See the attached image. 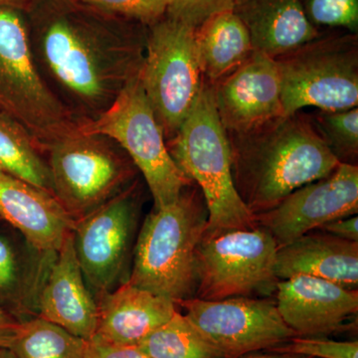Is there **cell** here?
<instances>
[{"label":"cell","mask_w":358,"mask_h":358,"mask_svg":"<svg viewBox=\"0 0 358 358\" xmlns=\"http://www.w3.org/2000/svg\"><path fill=\"white\" fill-rule=\"evenodd\" d=\"M270 352L293 353L312 358H358L357 341H336L327 336H294Z\"/></svg>","instance_id":"29"},{"label":"cell","mask_w":358,"mask_h":358,"mask_svg":"<svg viewBox=\"0 0 358 358\" xmlns=\"http://www.w3.org/2000/svg\"><path fill=\"white\" fill-rule=\"evenodd\" d=\"M275 305L296 336H327L345 331L357 320V289L334 282L294 275L278 282Z\"/></svg>","instance_id":"15"},{"label":"cell","mask_w":358,"mask_h":358,"mask_svg":"<svg viewBox=\"0 0 358 358\" xmlns=\"http://www.w3.org/2000/svg\"><path fill=\"white\" fill-rule=\"evenodd\" d=\"M43 152L48 154L54 197L75 221L126 189L138 173L115 141L78 128Z\"/></svg>","instance_id":"7"},{"label":"cell","mask_w":358,"mask_h":358,"mask_svg":"<svg viewBox=\"0 0 358 358\" xmlns=\"http://www.w3.org/2000/svg\"><path fill=\"white\" fill-rule=\"evenodd\" d=\"M313 128L341 164L357 166L358 109L320 110L308 115Z\"/></svg>","instance_id":"26"},{"label":"cell","mask_w":358,"mask_h":358,"mask_svg":"<svg viewBox=\"0 0 358 358\" xmlns=\"http://www.w3.org/2000/svg\"><path fill=\"white\" fill-rule=\"evenodd\" d=\"M22 320L10 310L0 307V348H10Z\"/></svg>","instance_id":"33"},{"label":"cell","mask_w":358,"mask_h":358,"mask_svg":"<svg viewBox=\"0 0 358 358\" xmlns=\"http://www.w3.org/2000/svg\"><path fill=\"white\" fill-rule=\"evenodd\" d=\"M78 131L107 136L129 155L145 178L155 201L154 209L174 203L186 186L193 183L169 154L140 76L127 85L102 115L80 122Z\"/></svg>","instance_id":"8"},{"label":"cell","mask_w":358,"mask_h":358,"mask_svg":"<svg viewBox=\"0 0 358 358\" xmlns=\"http://www.w3.org/2000/svg\"><path fill=\"white\" fill-rule=\"evenodd\" d=\"M208 221L199 186H186L174 203L154 209L136 238L126 282L174 303L195 298V255Z\"/></svg>","instance_id":"3"},{"label":"cell","mask_w":358,"mask_h":358,"mask_svg":"<svg viewBox=\"0 0 358 358\" xmlns=\"http://www.w3.org/2000/svg\"><path fill=\"white\" fill-rule=\"evenodd\" d=\"M0 112L22 124L42 152L79 126L45 81L22 9L0 6Z\"/></svg>","instance_id":"5"},{"label":"cell","mask_w":358,"mask_h":358,"mask_svg":"<svg viewBox=\"0 0 358 358\" xmlns=\"http://www.w3.org/2000/svg\"><path fill=\"white\" fill-rule=\"evenodd\" d=\"M235 0H167L166 17L197 28L213 14L234 8Z\"/></svg>","instance_id":"30"},{"label":"cell","mask_w":358,"mask_h":358,"mask_svg":"<svg viewBox=\"0 0 358 358\" xmlns=\"http://www.w3.org/2000/svg\"><path fill=\"white\" fill-rule=\"evenodd\" d=\"M239 1V0H235V2Z\"/></svg>","instance_id":"37"},{"label":"cell","mask_w":358,"mask_h":358,"mask_svg":"<svg viewBox=\"0 0 358 358\" xmlns=\"http://www.w3.org/2000/svg\"><path fill=\"white\" fill-rule=\"evenodd\" d=\"M0 218L45 254L56 253L75 220L51 193L0 171Z\"/></svg>","instance_id":"17"},{"label":"cell","mask_w":358,"mask_h":358,"mask_svg":"<svg viewBox=\"0 0 358 358\" xmlns=\"http://www.w3.org/2000/svg\"><path fill=\"white\" fill-rule=\"evenodd\" d=\"M136 346L152 358H225L178 310Z\"/></svg>","instance_id":"25"},{"label":"cell","mask_w":358,"mask_h":358,"mask_svg":"<svg viewBox=\"0 0 358 358\" xmlns=\"http://www.w3.org/2000/svg\"><path fill=\"white\" fill-rule=\"evenodd\" d=\"M357 213L358 166L339 164L324 178L301 186L275 208L255 217L279 248L327 223Z\"/></svg>","instance_id":"13"},{"label":"cell","mask_w":358,"mask_h":358,"mask_svg":"<svg viewBox=\"0 0 358 358\" xmlns=\"http://www.w3.org/2000/svg\"><path fill=\"white\" fill-rule=\"evenodd\" d=\"M202 76L211 84L227 76L253 53L246 26L233 9L213 14L194 29Z\"/></svg>","instance_id":"21"},{"label":"cell","mask_w":358,"mask_h":358,"mask_svg":"<svg viewBox=\"0 0 358 358\" xmlns=\"http://www.w3.org/2000/svg\"><path fill=\"white\" fill-rule=\"evenodd\" d=\"M241 358H312L306 355H293V353L275 352H258L250 353Z\"/></svg>","instance_id":"34"},{"label":"cell","mask_w":358,"mask_h":358,"mask_svg":"<svg viewBox=\"0 0 358 358\" xmlns=\"http://www.w3.org/2000/svg\"><path fill=\"white\" fill-rule=\"evenodd\" d=\"M25 15L40 72L78 124L102 115L140 76L147 25L77 0H33Z\"/></svg>","instance_id":"1"},{"label":"cell","mask_w":358,"mask_h":358,"mask_svg":"<svg viewBox=\"0 0 358 358\" xmlns=\"http://www.w3.org/2000/svg\"><path fill=\"white\" fill-rule=\"evenodd\" d=\"M308 20L320 27L358 34V0H301Z\"/></svg>","instance_id":"27"},{"label":"cell","mask_w":358,"mask_h":358,"mask_svg":"<svg viewBox=\"0 0 358 358\" xmlns=\"http://www.w3.org/2000/svg\"><path fill=\"white\" fill-rule=\"evenodd\" d=\"M55 253L45 254L29 244L16 243L0 233V301L17 315H36L37 299Z\"/></svg>","instance_id":"22"},{"label":"cell","mask_w":358,"mask_h":358,"mask_svg":"<svg viewBox=\"0 0 358 358\" xmlns=\"http://www.w3.org/2000/svg\"><path fill=\"white\" fill-rule=\"evenodd\" d=\"M113 15L150 26L166 16L167 0H77Z\"/></svg>","instance_id":"28"},{"label":"cell","mask_w":358,"mask_h":358,"mask_svg":"<svg viewBox=\"0 0 358 358\" xmlns=\"http://www.w3.org/2000/svg\"><path fill=\"white\" fill-rule=\"evenodd\" d=\"M0 358H17L10 348H0Z\"/></svg>","instance_id":"36"},{"label":"cell","mask_w":358,"mask_h":358,"mask_svg":"<svg viewBox=\"0 0 358 358\" xmlns=\"http://www.w3.org/2000/svg\"><path fill=\"white\" fill-rule=\"evenodd\" d=\"M320 230L334 235V236L358 242V217L357 215L338 219L322 226Z\"/></svg>","instance_id":"32"},{"label":"cell","mask_w":358,"mask_h":358,"mask_svg":"<svg viewBox=\"0 0 358 358\" xmlns=\"http://www.w3.org/2000/svg\"><path fill=\"white\" fill-rule=\"evenodd\" d=\"M98 326L90 343L136 346L173 317L176 305L171 299L129 285L96 296Z\"/></svg>","instance_id":"18"},{"label":"cell","mask_w":358,"mask_h":358,"mask_svg":"<svg viewBox=\"0 0 358 358\" xmlns=\"http://www.w3.org/2000/svg\"><path fill=\"white\" fill-rule=\"evenodd\" d=\"M88 341L34 315L22 320L10 348L17 358H87Z\"/></svg>","instance_id":"24"},{"label":"cell","mask_w":358,"mask_h":358,"mask_svg":"<svg viewBox=\"0 0 358 358\" xmlns=\"http://www.w3.org/2000/svg\"><path fill=\"white\" fill-rule=\"evenodd\" d=\"M234 13L246 26L254 50L275 58L319 37L301 0H239Z\"/></svg>","instance_id":"20"},{"label":"cell","mask_w":358,"mask_h":358,"mask_svg":"<svg viewBox=\"0 0 358 358\" xmlns=\"http://www.w3.org/2000/svg\"><path fill=\"white\" fill-rule=\"evenodd\" d=\"M87 358H152L141 352L138 346L106 345L90 343Z\"/></svg>","instance_id":"31"},{"label":"cell","mask_w":358,"mask_h":358,"mask_svg":"<svg viewBox=\"0 0 358 358\" xmlns=\"http://www.w3.org/2000/svg\"><path fill=\"white\" fill-rule=\"evenodd\" d=\"M285 115L305 108L343 110L358 105V34L322 32L274 58Z\"/></svg>","instance_id":"6"},{"label":"cell","mask_w":358,"mask_h":358,"mask_svg":"<svg viewBox=\"0 0 358 358\" xmlns=\"http://www.w3.org/2000/svg\"><path fill=\"white\" fill-rule=\"evenodd\" d=\"M32 1L33 0H0V6H14L22 9L23 6L27 8Z\"/></svg>","instance_id":"35"},{"label":"cell","mask_w":358,"mask_h":358,"mask_svg":"<svg viewBox=\"0 0 358 358\" xmlns=\"http://www.w3.org/2000/svg\"><path fill=\"white\" fill-rule=\"evenodd\" d=\"M36 315L91 341L98 326V303L75 251L72 232L49 266L37 299Z\"/></svg>","instance_id":"16"},{"label":"cell","mask_w":358,"mask_h":358,"mask_svg":"<svg viewBox=\"0 0 358 358\" xmlns=\"http://www.w3.org/2000/svg\"><path fill=\"white\" fill-rule=\"evenodd\" d=\"M0 171L53 195L50 171L41 148L22 124L1 112Z\"/></svg>","instance_id":"23"},{"label":"cell","mask_w":358,"mask_h":358,"mask_svg":"<svg viewBox=\"0 0 358 358\" xmlns=\"http://www.w3.org/2000/svg\"><path fill=\"white\" fill-rule=\"evenodd\" d=\"M141 209V186L126 189L74 222L75 251L95 298L117 288L129 278Z\"/></svg>","instance_id":"11"},{"label":"cell","mask_w":358,"mask_h":358,"mask_svg":"<svg viewBox=\"0 0 358 358\" xmlns=\"http://www.w3.org/2000/svg\"><path fill=\"white\" fill-rule=\"evenodd\" d=\"M176 305L185 310L183 315L225 358L270 352L296 336L282 319L275 299L192 298Z\"/></svg>","instance_id":"12"},{"label":"cell","mask_w":358,"mask_h":358,"mask_svg":"<svg viewBox=\"0 0 358 358\" xmlns=\"http://www.w3.org/2000/svg\"><path fill=\"white\" fill-rule=\"evenodd\" d=\"M214 102L226 131H244L284 115L274 58L253 51L227 76L212 84Z\"/></svg>","instance_id":"14"},{"label":"cell","mask_w":358,"mask_h":358,"mask_svg":"<svg viewBox=\"0 0 358 358\" xmlns=\"http://www.w3.org/2000/svg\"><path fill=\"white\" fill-rule=\"evenodd\" d=\"M278 245L261 226L205 232L195 257V298H272L279 282L275 272Z\"/></svg>","instance_id":"9"},{"label":"cell","mask_w":358,"mask_h":358,"mask_svg":"<svg viewBox=\"0 0 358 358\" xmlns=\"http://www.w3.org/2000/svg\"><path fill=\"white\" fill-rule=\"evenodd\" d=\"M275 272L279 281L310 275L357 289L358 242L312 231L278 248Z\"/></svg>","instance_id":"19"},{"label":"cell","mask_w":358,"mask_h":358,"mask_svg":"<svg viewBox=\"0 0 358 358\" xmlns=\"http://www.w3.org/2000/svg\"><path fill=\"white\" fill-rule=\"evenodd\" d=\"M140 78L166 141L171 140L190 112L203 81L194 28L166 16L148 26Z\"/></svg>","instance_id":"10"},{"label":"cell","mask_w":358,"mask_h":358,"mask_svg":"<svg viewBox=\"0 0 358 358\" xmlns=\"http://www.w3.org/2000/svg\"><path fill=\"white\" fill-rule=\"evenodd\" d=\"M166 145L181 173L203 194L208 210L205 232L258 226L235 188L227 133L216 110L213 87L204 78L182 126Z\"/></svg>","instance_id":"4"},{"label":"cell","mask_w":358,"mask_h":358,"mask_svg":"<svg viewBox=\"0 0 358 358\" xmlns=\"http://www.w3.org/2000/svg\"><path fill=\"white\" fill-rule=\"evenodd\" d=\"M226 133L235 188L254 216L275 208L341 164L301 110L248 131Z\"/></svg>","instance_id":"2"}]
</instances>
